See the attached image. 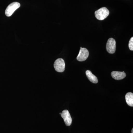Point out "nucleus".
Returning <instances> with one entry per match:
<instances>
[{
    "label": "nucleus",
    "instance_id": "5",
    "mask_svg": "<svg viewBox=\"0 0 133 133\" xmlns=\"http://www.w3.org/2000/svg\"><path fill=\"white\" fill-rule=\"evenodd\" d=\"M89 55V51L87 49L81 47L79 53L77 57V60L79 62L85 61L88 58Z\"/></svg>",
    "mask_w": 133,
    "mask_h": 133
},
{
    "label": "nucleus",
    "instance_id": "3",
    "mask_svg": "<svg viewBox=\"0 0 133 133\" xmlns=\"http://www.w3.org/2000/svg\"><path fill=\"white\" fill-rule=\"evenodd\" d=\"M54 68L56 71L62 72L64 71L65 68V63L64 59L59 58L55 61L54 64Z\"/></svg>",
    "mask_w": 133,
    "mask_h": 133
},
{
    "label": "nucleus",
    "instance_id": "4",
    "mask_svg": "<svg viewBox=\"0 0 133 133\" xmlns=\"http://www.w3.org/2000/svg\"><path fill=\"white\" fill-rule=\"evenodd\" d=\"M116 41L112 38H110L107 41L106 49L108 53L114 54L116 51Z\"/></svg>",
    "mask_w": 133,
    "mask_h": 133
},
{
    "label": "nucleus",
    "instance_id": "1",
    "mask_svg": "<svg viewBox=\"0 0 133 133\" xmlns=\"http://www.w3.org/2000/svg\"><path fill=\"white\" fill-rule=\"evenodd\" d=\"M109 12L105 7H103L95 11V15L97 19L102 21L107 18L109 16Z\"/></svg>",
    "mask_w": 133,
    "mask_h": 133
},
{
    "label": "nucleus",
    "instance_id": "11",
    "mask_svg": "<svg viewBox=\"0 0 133 133\" xmlns=\"http://www.w3.org/2000/svg\"><path fill=\"white\" fill-rule=\"evenodd\" d=\"M131 132H132V133H133V129H132V131H131Z\"/></svg>",
    "mask_w": 133,
    "mask_h": 133
},
{
    "label": "nucleus",
    "instance_id": "10",
    "mask_svg": "<svg viewBox=\"0 0 133 133\" xmlns=\"http://www.w3.org/2000/svg\"><path fill=\"white\" fill-rule=\"evenodd\" d=\"M129 48L131 51L133 50V37H132L129 41L128 44Z\"/></svg>",
    "mask_w": 133,
    "mask_h": 133
},
{
    "label": "nucleus",
    "instance_id": "2",
    "mask_svg": "<svg viewBox=\"0 0 133 133\" xmlns=\"http://www.w3.org/2000/svg\"><path fill=\"white\" fill-rule=\"evenodd\" d=\"M21 6L20 3L17 2H14L10 4L5 10V15L8 17L11 16L16 10Z\"/></svg>",
    "mask_w": 133,
    "mask_h": 133
},
{
    "label": "nucleus",
    "instance_id": "9",
    "mask_svg": "<svg viewBox=\"0 0 133 133\" xmlns=\"http://www.w3.org/2000/svg\"><path fill=\"white\" fill-rule=\"evenodd\" d=\"M126 101L129 106L132 107L133 106V94L132 92H128L125 95Z\"/></svg>",
    "mask_w": 133,
    "mask_h": 133
},
{
    "label": "nucleus",
    "instance_id": "8",
    "mask_svg": "<svg viewBox=\"0 0 133 133\" xmlns=\"http://www.w3.org/2000/svg\"><path fill=\"white\" fill-rule=\"evenodd\" d=\"M86 75L88 79L92 83L94 84H97L98 83V79L97 77L94 75L90 71H86Z\"/></svg>",
    "mask_w": 133,
    "mask_h": 133
},
{
    "label": "nucleus",
    "instance_id": "12",
    "mask_svg": "<svg viewBox=\"0 0 133 133\" xmlns=\"http://www.w3.org/2000/svg\"><path fill=\"white\" fill-rule=\"evenodd\" d=\"M59 114L61 115V113H59Z\"/></svg>",
    "mask_w": 133,
    "mask_h": 133
},
{
    "label": "nucleus",
    "instance_id": "6",
    "mask_svg": "<svg viewBox=\"0 0 133 133\" xmlns=\"http://www.w3.org/2000/svg\"><path fill=\"white\" fill-rule=\"evenodd\" d=\"M61 115L62 118L63 119L66 125L70 126L71 124L72 119L69 111L67 110H64L62 111Z\"/></svg>",
    "mask_w": 133,
    "mask_h": 133
},
{
    "label": "nucleus",
    "instance_id": "7",
    "mask_svg": "<svg viewBox=\"0 0 133 133\" xmlns=\"http://www.w3.org/2000/svg\"><path fill=\"white\" fill-rule=\"evenodd\" d=\"M111 75L113 78L117 80H121L125 78L126 76V73L124 71H112Z\"/></svg>",
    "mask_w": 133,
    "mask_h": 133
}]
</instances>
